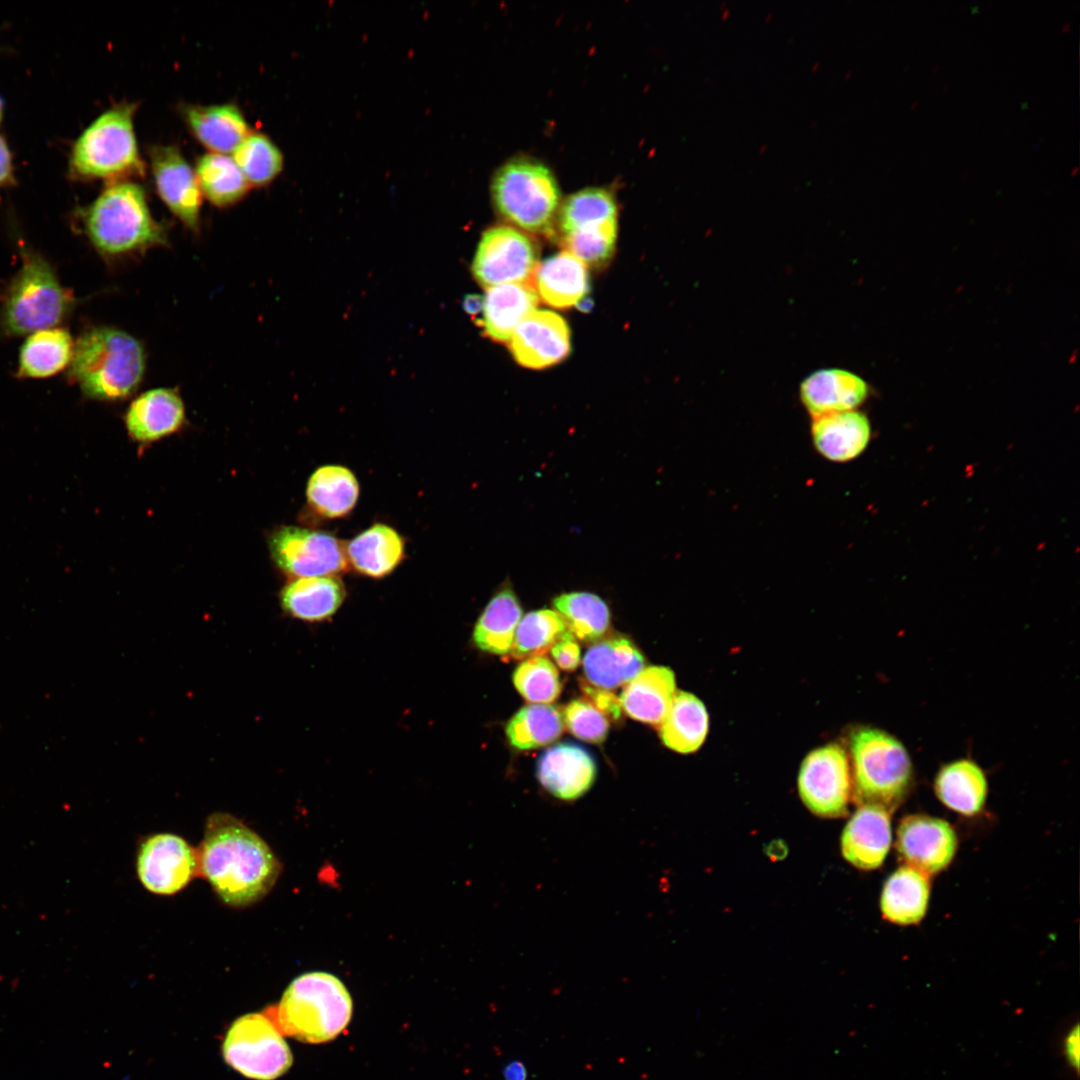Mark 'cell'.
Wrapping results in <instances>:
<instances>
[{
	"mask_svg": "<svg viewBox=\"0 0 1080 1080\" xmlns=\"http://www.w3.org/2000/svg\"><path fill=\"white\" fill-rule=\"evenodd\" d=\"M198 853L199 874L231 906L259 901L274 886L280 864L267 843L237 818H208Z\"/></svg>",
	"mask_w": 1080,
	"mask_h": 1080,
	"instance_id": "1",
	"label": "cell"
},
{
	"mask_svg": "<svg viewBox=\"0 0 1080 1080\" xmlns=\"http://www.w3.org/2000/svg\"><path fill=\"white\" fill-rule=\"evenodd\" d=\"M83 225L95 250L111 260L141 256L168 243L167 231L152 216L145 191L133 182L107 186L85 210Z\"/></svg>",
	"mask_w": 1080,
	"mask_h": 1080,
	"instance_id": "2",
	"label": "cell"
},
{
	"mask_svg": "<svg viewBox=\"0 0 1080 1080\" xmlns=\"http://www.w3.org/2000/svg\"><path fill=\"white\" fill-rule=\"evenodd\" d=\"M146 369L141 342L124 330L99 326L75 342L68 376L90 399L117 401L139 387Z\"/></svg>",
	"mask_w": 1080,
	"mask_h": 1080,
	"instance_id": "3",
	"label": "cell"
},
{
	"mask_svg": "<svg viewBox=\"0 0 1080 1080\" xmlns=\"http://www.w3.org/2000/svg\"><path fill=\"white\" fill-rule=\"evenodd\" d=\"M352 999L336 976L309 972L295 978L277 1007L264 1012L283 1035L305 1043H324L336 1038L349 1024Z\"/></svg>",
	"mask_w": 1080,
	"mask_h": 1080,
	"instance_id": "4",
	"label": "cell"
},
{
	"mask_svg": "<svg viewBox=\"0 0 1080 1080\" xmlns=\"http://www.w3.org/2000/svg\"><path fill=\"white\" fill-rule=\"evenodd\" d=\"M21 266L8 284L0 307V330L21 336L55 328L73 311L76 299L52 265L38 252L21 248Z\"/></svg>",
	"mask_w": 1080,
	"mask_h": 1080,
	"instance_id": "5",
	"label": "cell"
},
{
	"mask_svg": "<svg viewBox=\"0 0 1080 1080\" xmlns=\"http://www.w3.org/2000/svg\"><path fill=\"white\" fill-rule=\"evenodd\" d=\"M849 748L853 801L891 814L912 787L913 767L906 748L889 733L866 726L853 730Z\"/></svg>",
	"mask_w": 1080,
	"mask_h": 1080,
	"instance_id": "6",
	"label": "cell"
},
{
	"mask_svg": "<svg viewBox=\"0 0 1080 1080\" xmlns=\"http://www.w3.org/2000/svg\"><path fill=\"white\" fill-rule=\"evenodd\" d=\"M492 199L507 221L532 232L554 231L560 190L552 171L542 162L519 156L505 162L491 183Z\"/></svg>",
	"mask_w": 1080,
	"mask_h": 1080,
	"instance_id": "7",
	"label": "cell"
},
{
	"mask_svg": "<svg viewBox=\"0 0 1080 1080\" xmlns=\"http://www.w3.org/2000/svg\"><path fill=\"white\" fill-rule=\"evenodd\" d=\"M134 104H120L98 116L75 142L70 169L85 179L142 174L133 125Z\"/></svg>",
	"mask_w": 1080,
	"mask_h": 1080,
	"instance_id": "8",
	"label": "cell"
},
{
	"mask_svg": "<svg viewBox=\"0 0 1080 1080\" xmlns=\"http://www.w3.org/2000/svg\"><path fill=\"white\" fill-rule=\"evenodd\" d=\"M283 1036L264 1011L241 1016L225 1036L224 1060L248 1078L274 1080L282 1076L293 1061Z\"/></svg>",
	"mask_w": 1080,
	"mask_h": 1080,
	"instance_id": "9",
	"label": "cell"
},
{
	"mask_svg": "<svg viewBox=\"0 0 1080 1080\" xmlns=\"http://www.w3.org/2000/svg\"><path fill=\"white\" fill-rule=\"evenodd\" d=\"M269 547L275 564L295 578L337 576L349 568L345 545L328 532L283 526L271 535Z\"/></svg>",
	"mask_w": 1080,
	"mask_h": 1080,
	"instance_id": "10",
	"label": "cell"
},
{
	"mask_svg": "<svg viewBox=\"0 0 1080 1080\" xmlns=\"http://www.w3.org/2000/svg\"><path fill=\"white\" fill-rule=\"evenodd\" d=\"M798 790L802 802L814 815L846 816L852 780L843 747L830 743L811 751L800 766Z\"/></svg>",
	"mask_w": 1080,
	"mask_h": 1080,
	"instance_id": "11",
	"label": "cell"
},
{
	"mask_svg": "<svg viewBox=\"0 0 1080 1080\" xmlns=\"http://www.w3.org/2000/svg\"><path fill=\"white\" fill-rule=\"evenodd\" d=\"M537 267L535 242L510 226H495L485 231L472 262L474 278L486 288L528 283Z\"/></svg>",
	"mask_w": 1080,
	"mask_h": 1080,
	"instance_id": "12",
	"label": "cell"
},
{
	"mask_svg": "<svg viewBox=\"0 0 1080 1080\" xmlns=\"http://www.w3.org/2000/svg\"><path fill=\"white\" fill-rule=\"evenodd\" d=\"M137 873L150 892L172 895L199 874L197 850L174 834L150 836L138 851Z\"/></svg>",
	"mask_w": 1080,
	"mask_h": 1080,
	"instance_id": "13",
	"label": "cell"
},
{
	"mask_svg": "<svg viewBox=\"0 0 1080 1080\" xmlns=\"http://www.w3.org/2000/svg\"><path fill=\"white\" fill-rule=\"evenodd\" d=\"M957 845L955 830L941 818L908 815L897 828L895 847L899 858L927 876L941 872L952 862Z\"/></svg>",
	"mask_w": 1080,
	"mask_h": 1080,
	"instance_id": "14",
	"label": "cell"
},
{
	"mask_svg": "<svg viewBox=\"0 0 1080 1080\" xmlns=\"http://www.w3.org/2000/svg\"><path fill=\"white\" fill-rule=\"evenodd\" d=\"M150 155L159 196L186 227L197 231L203 195L195 170L173 146L155 147Z\"/></svg>",
	"mask_w": 1080,
	"mask_h": 1080,
	"instance_id": "15",
	"label": "cell"
},
{
	"mask_svg": "<svg viewBox=\"0 0 1080 1080\" xmlns=\"http://www.w3.org/2000/svg\"><path fill=\"white\" fill-rule=\"evenodd\" d=\"M510 340L513 357L527 368H546L562 361L570 352L567 323L560 315L547 310H534L528 314Z\"/></svg>",
	"mask_w": 1080,
	"mask_h": 1080,
	"instance_id": "16",
	"label": "cell"
},
{
	"mask_svg": "<svg viewBox=\"0 0 1080 1080\" xmlns=\"http://www.w3.org/2000/svg\"><path fill=\"white\" fill-rule=\"evenodd\" d=\"M596 777V763L583 747L560 743L548 748L538 759L537 778L554 797L571 801L584 795Z\"/></svg>",
	"mask_w": 1080,
	"mask_h": 1080,
	"instance_id": "17",
	"label": "cell"
},
{
	"mask_svg": "<svg viewBox=\"0 0 1080 1080\" xmlns=\"http://www.w3.org/2000/svg\"><path fill=\"white\" fill-rule=\"evenodd\" d=\"M891 814L876 806H859L841 835L846 861L861 870L879 868L891 846Z\"/></svg>",
	"mask_w": 1080,
	"mask_h": 1080,
	"instance_id": "18",
	"label": "cell"
},
{
	"mask_svg": "<svg viewBox=\"0 0 1080 1080\" xmlns=\"http://www.w3.org/2000/svg\"><path fill=\"white\" fill-rule=\"evenodd\" d=\"M867 394L868 386L860 376L840 368L814 371L799 387L800 401L813 419L854 410Z\"/></svg>",
	"mask_w": 1080,
	"mask_h": 1080,
	"instance_id": "19",
	"label": "cell"
},
{
	"mask_svg": "<svg viewBox=\"0 0 1080 1080\" xmlns=\"http://www.w3.org/2000/svg\"><path fill=\"white\" fill-rule=\"evenodd\" d=\"M184 418L180 395L170 388H155L140 394L130 404L125 423L132 438L151 442L177 431Z\"/></svg>",
	"mask_w": 1080,
	"mask_h": 1080,
	"instance_id": "20",
	"label": "cell"
},
{
	"mask_svg": "<svg viewBox=\"0 0 1080 1080\" xmlns=\"http://www.w3.org/2000/svg\"><path fill=\"white\" fill-rule=\"evenodd\" d=\"M645 668V659L625 637L595 642L583 658L584 674L590 684L610 690L626 685Z\"/></svg>",
	"mask_w": 1080,
	"mask_h": 1080,
	"instance_id": "21",
	"label": "cell"
},
{
	"mask_svg": "<svg viewBox=\"0 0 1080 1080\" xmlns=\"http://www.w3.org/2000/svg\"><path fill=\"white\" fill-rule=\"evenodd\" d=\"M344 545L349 565L374 579L390 575L405 558L403 537L384 523L371 525Z\"/></svg>",
	"mask_w": 1080,
	"mask_h": 1080,
	"instance_id": "22",
	"label": "cell"
},
{
	"mask_svg": "<svg viewBox=\"0 0 1080 1080\" xmlns=\"http://www.w3.org/2000/svg\"><path fill=\"white\" fill-rule=\"evenodd\" d=\"M871 437L868 418L856 410L813 419L811 438L817 452L833 462H847L859 456Z\"/></svg>",
	"mask_w": 1080,
	"mask_h": 1080,
	"instance_id": "23",
	"label": "cell"
},
{
	"mask_svg": "<svg viewBox=\"0 0 1080 1080\" xmlns=\"http://www.w3.org/2000/svg\"><path fill=\"white\" fill-rule=\"evenodd\" d=\"M675 693L673 671L665 666H650L625 685L619 702L631 718L659 727Z\"/></svg>",
	"mask_w": 1080,
	"mask_h": 1080,
	"instance_id": "24",
	"label": "cell"
},
{
	"mask_svg": "<svg viewBox=\"0 0 1080 1080\" xmlns=\"http://www.w3.org/2000/svg\"><path fill=\"white\" fill-rule=\"evenodd\" d=\"M345 597V585L337 576L302 577L283 587L280 603L296 619L322 622L338 611Z\"/></svg>",
	"mask_w": 1080,
	"mask_h": 1080,
	"instance_id": "25",
	"label": "cell"
},
{
	"mask_svg": "<svg viewBox=\"0 0 1080 1080\" xmlns=\"http://www.w3.org/2000/svg\"><path fill=\"white\" fill-rule=\"evenodd\" d=\"M539 302L528 283H507L488 288L483 298L480 325L497 342H509L516 327Z\"/></svg>",
	"mask_w": 1080,
	"mask_h": 1080,
	"instance_id": "26",
	"label": "cell"
},
{
	"mask_svg": "<svg viewBox=\"0 0 1080 1080\" xmlns=\"http://www.w3.org/2000/svg\"><path fill=\"white\" fill-rule=\"evenodd\" d=\"M521 618L518 598L511 585L504 583L490 598L474 625V645L493 655L509 654Z\"/></svg>",
	"mask_w": 1080,
	"mask_h": 1080,
	"instance_id": "27",
	"label": "cell"
},
{
	"mask_svg": "<svg viewBox=\"0 0 1080 1080\" xmlns=\"http://www.w3.org/2000/svg\"><path fill=\"white\" fill-rule=\"evenodd\" d=\"M185 119L193 135L213 153H233L251 133L234 104L189 106Z\"/></svg>",
	"mask_w": 1080,
	"mask_h": 1080,
	"instance_id": "28",
	"label": "cell"
},
{
	"mask_svg": "<svg viewBox=\"0 0 1080 1080\" xmlns=\"http://www.w3.org/2000/svg\"><path fill=\"white\" fill-rule=\"evenodd\" d=\"M930 898L928 876L909 867L901 866L885 881L880 909L883 917L894 924H918L925 916Z\"/></svg>",
	"mask_w": 1080,
	"mask_h": 1080,
	"instance_id": "29",
	"label": "cell"
},
{
	"mask_svg": "<svg viewBox=\"0 0 1080 1080\" xmlns=\"http://www.w3.org/2000/svg\"><path fill=\"white\" fill-rule=\"evenodd\" d=\"M535 278L543 301L561 309L576 305L590 288L586 265L568 251L546 259L537 267Z\"/></svg>",
	"mask_w": 1080,
	"mask_h": 1080,
	"instance_id": "30",
	"label": "cell"
},
{
	"mask_svg": "<svg viewBox=\"0 0 1080 1080\" xmlns=\"http://www.w3.org/2000/svg\"><path fill=\"white\" fill-rule=\"evenodd\" d=\"M359 483L354 473L341 465H324L310 476L306 498L311 509L323 518L347 516L359 498Z\"/></svg>",
	"mask_w": 1080,
	"mask_h": 1080,
	"instance_id": "31",
	"label": "cell"
},
{
	"mask_svg": "<svg viewBox=\"0 0 1080 1080\" xmlns=\"http://www.w3.org/2000/svg\"><path fill=\"white\" fill-rule=\"evenodd\" d=\"M937 798L950 810L964 816L978 814L987 798V780L973 761L958 760L943 766L934 782Z\"/></svg>",
	"mask_w": 1080,
	"mask_h": 1080,
	"instance_id": "32",
	"label": "cell"
},
{
	"mask_svg": "<svg viewBox=\"0 0 1080 1080\" xmlns=\"http://www.w3.org/2000/svg\"><path fill=\"white\" fill-rule=\"evenodd\" d=\"M665 746L687 754L697 751L708 733L709 717L703 702L691 693L676 691L667 714L659 725Z\"/></svg>",
	"mask_w": 1080,
	"mask_h": 1080,
	"instance_id": "33",
	"label": "cell"
},
{
	"mask_svg": "<svg viewBox=\"0 0 1080 1080\" xmlns=\"http://www.w3.org/2000/svg\"><path fill=\"white\" fill-rule=\"evenodd\" d=\"M74 348L75 342L66 329L55 327L31 333L19 352L17 376H53L70 365Z\"/></svg>",
	"mask_w": 1080,
	"mask_h": 1080,
	"instance_id": "34",
	"label": "cell"
},
{
	"mask_svg": "<svg viewBox=\"0 0 1080 1080\" xmlns=\"http://www.w3.org/2000/svg\"><path fill=\"white\" fill-rule=\"evenodd\" d=\"M563 710L551 704L521 708L506 724L510 744L519 750L535 749L557 740L564 732Z\"/></svg>",
	"mask_w": 1080,
	"mask_h": 1080,
	"instance_id": "35",
	"label": "cell"
},
{
	"mask_svg": "<svg viewBox=\"0 0 1080 1080\" xmlns=\"http://www.w3.org/2000/svg\"><path fill=\"white\" fill-rule=\"evenodd\" d=\"M202 195L217 207H227L241 200L250 185L233 157L207 153L199 158L195 169Z\"/></svg>",
	"mask_w": 1080,
	"mask_h": 1080,
	"instance_id": "36",
	"label": "cell"
},
{
	"mask_svg": "<svg viewBox=\"0 0 1080 1080\" xmlns=\"http://www.w3.org/2000/svg\"><path fill=\"white\" fill-rule=\"evenodd\" d=\"M553 606L569 631L583 643L597 642L609 628V608L593 593H563L553 599Z\"/></svg>",
	"mask_w": 1080,
	"mask_h": 1080,
	"instance_id": "37",
	"label": "cell"
},
{
	"mask_svg": "<svg viewBox=\"0 0 1080 1080\" xmlns=\"http://www.w3.org/2000/svg\"><path fill=\"white\" fill-rule=\"evenodd\" d=\"M569 630L562 616L551 609L532 611L521 618L516 629L511 657L525 660L545 655Z\"/></svg>",
	"mask_w": 1080,
	"mask_h": 1080,
	"instance_id": "38",
	"label": "cell"
},
{
	"mask_svg": "<svg viewBox=\"0 0 1080 1080\" xmlns=\"http://www.w3.org/2000/svg\"><path fill=\"white\" fill-rule=\"evenodd\" d=\"M617 219L614 195L602 187H588L569 195L558 211L562 235L588 223Z\"/></svg>",
	"mask_w": 1080,
	"mask_h": 1080,
	"instance_id": "39",
	"label": "cell"
},
{
	"mask_svg": "<svg viewBox=\"0 0 1080 1080\" xmlns=\"http://www.w3.org/2000/svg\"><path fill=\"white\" fill-rule=\"evenodd\" d=\"M233 159L250 186L270 183L283 166L280 150L261 133H250L233 152Z\"/></svg>",
	"mask_w": 1080,
	"mask_h": 1080,
	"instance_id": "40",
	"label": "cell"
},
{
	"mask_svg": "<svg viewBox=\"0 0 1080 1080\" xmlns=\"http://www.w3.org/2000/svg\"><path fill=\"white\" fill-rule=\"evenodd\" d=\"M617 219L582 225L562 235V244L585 265L600 268L613 256Z\"/></svg>",
	"mask_w": 1080,
	"mask_h": 1080,
	"instance_id": "41",
	"label": "cell"
},
{
	"mask_svg": "<svg viewBox=\"0 0 1080 1080\" xmlns=\"http://www.w3.org/2000/svg\"><path fill=\"white\" fill-rule=\"evenodd\" d=\"M513 683L523 698L534 704L552 703L561 691L558 671L544 656L523 660L514 670Z\"/></svg>",
	"mask_w": 1080,
	"mask_h": 1080,
	"instance_id": "42",
	"label": "cell"
},
{
	"mask_svg": "<svg viewBox=\"0 0 1080 1080\" xmlns=\"http://www.w3.org/2000/svg\"><path fill=\"white\" fill-rule=\"evenodd\" d=\"M563 714L566 727L577 738L594 744L605 740L609 728L607 717L588 700L571 701Z\"/></svg>",
	"mask_w": 1080,
	"mask_h": 1080,
	"instance_id": "43",
	"label": "cell"
},
{
	"mask_svg": "<svg viewBox=\"0 0 1080 1080\" xmlns=\"http://www.w3.org/2000/svg\"><path fill=\"white\" fill-rule=\"evenodd\" d=\"M550 651L556 664L565 671H573L580 663V647L569 630L560 637Z\"/></svg>",
	"mask_w": 1080,
	"mask_h": 1080,
	"instance_id": "44",
	"label": "cell"
},
{
	"mask_svg": "<svg viewBox=\"0 0 1080 1080\" xmlns=\"http://www.w3.org/2000/svg\"><path fill=\"white\" fill-rule=\"evenodd\" d=\"M581 689L588 698V701L605 717L609 716L613 719L619 718L621 706L619 699L616 698L613 693L595 686L592 687L590 683L585 681L581 683Z\"/></svg>",
	"mask_w": 1080,
	"mask_h": 1080,
	"instance_id": "45",
	"label": "cell"
},
{
	"mask_svg": "<svg viewBox=\"0 0 1080 1080\" xmlns=\"http://www.w3.org/2000/svg\"><path fill=\"white\" fill-rule=\"evenodd\" d=\"M1079 1026L1072 1027L1064 1038V1056L1072 1068L1078 1071L1079 1067Z\"/></svg>",
	"mask_w": 1080,
	"mask_h": 1080,
	"instance_id": "46",
	"label": "cell"
},
{
	"mask_svg": "<svg viewBox=\"0 0 1080 1080\" xmlns=\"http://www.w3.org/2000/svg\"><path fill=\"white\" fill-rule=\"evenodd\" d=\"M12 176V157L6 141L0 136V186Z\"/></svg>",
	"mask_w": 1080,
	"mask_h": 1080,
	"instance_id": "47",
	"label": "cell"
},
{
	"mask_svg": "<svg viewBox=\"0 0 1080 1080\" xmlns=\"http://www.w3.org/2000/svg\"><path fill=\"white\" fill-rule=\"evenodd\" d=\"M505 1080H526L527 1069L519 1060L509 1062L503 1070Z\"/></svg>",
	"mask_w": 1080,
	"mask_h": 1080,
	"instance_id": "48",
	"label": "cell"
},
{
	"mask_svg": "<svg viewBox=\"0 0 1080 1080\" xmlns=\"http://www.w3.org/2000/svg\"><path fill=\"white\" fill-rule=\"evenodd\" d=\"M464 309L471 315H477L483 310V298L479 295H468L464 299Z\"/></svg>",
	"mask_w": 1080,
	"mask_h": 1080,
	"instance_id": "49",
	"label": "cell"
},
{
	"mask_svg": "<svg viewBox=\"0 0 1080 1080\" xmlns=\"http://www.w3.org/2000/svg\"><path fill=\"white\" fill-rule=\"evenodd\" d=\"M576 306L582 312H589L592 309L593 301L589 297H583L576 303Z\"/></svg>",
	"mask_w": 1080,
	"mask_h": 1080,
	"instance_id": "50",
	"label": "cell"
},
{
	"mask_svg": "<svg viewBox=\"0 0 1080 1080\" xmlns=\"http://www.w3.org/2000/svg\"><path fill=\"white\" fill-rule=\"evenodd\" d=\"M1070 28V22H1067L1061 26L1062 31H1067Z\"/></svg>",
	"mask_w": 1080,
	"mask_h": 1080,
	"instance_id": "51",
	"label": "cell"
},
{
	"mask_svg": "<svg viewBox=\"0 0 1080 1080\" xmlns=\"http://www.w3.org/2000/svg\"><path fill=\"white\" fill-rule=\"evenodd\" d=\"M1077 170H1078V166L1073 167L1072 170H1071V175H1074L1077 172Z\"/></svg>",
	"mask_w": 1080,
	"mask_h": 1080,
	"instance_id": "52",
	"label": "cell"
},
{
	"mask_svg": "<svg viewBox=\"0 0 1080 1080\" xmlns=\"http://www.w3.org/2000/svg\"><path fill=\"white\" fill-rule=\"evenodd\" d=\"M1 114H2V100L0 98V119H1Z\"/></svg>",
	"mask_w": 1080,
	"mask_h": 1080,
	"instance_id": "53",
	"label": "cell"
},
{
	"mask_svg": "<svg viewBox=\"0 0 1080 1080\" xmlns=\"http://www.w3.org/2000/svg\"><path fill=\"white\" fill-rule=\"evenodd\" d=\"M917 103H918V100H915L913 103H911V108L915 107Z\"/></svg>",
	"mask_w": 1080,
	"mask_h": 1080,
	"instance_id": "54",
	"label": "cell"
},
{
	"mask_svg": "<svg viewBox=\"0 0 1080 1080\" xmlns=\"http://www.w3.org/2000/svg\"><path fill=\"white\" fill-rule=\"evenodd\" d=\"M938 67H939V63L935 64L934 67H933V71H935V69H938Z\"/></svg>",
	"mask_w": 1080,
	"mask_h": 1080,
	"instance_id": "55",
	"label": "cell"
}]
</instances>
